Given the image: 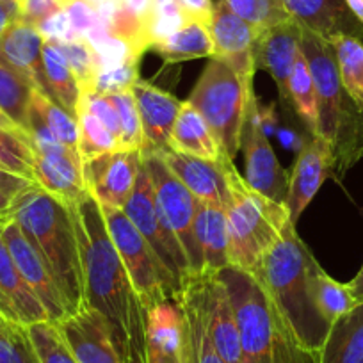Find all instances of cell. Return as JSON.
<instances>
[{
    "instance_id": "cell-40",
    "label": "cell",
    "mask_w": 363,
    "mask_h": 363,
    "mask_svg": "<svg viewBox=\"0 0 363 363\" xmlns=\"http://www.w3.org/2000/svg\"><path fill=\"white\" fill-rule=\"evenodd\" d=\"M40 363H79L57 324L41 320L27 326Z\"/></svg>"
},
{
    "instance_id": "cell-24",
    "label": "cell",
    "mask_w": 363,
    "mask_h": 363,
    "mask_svg": "<svg viewBox=\"0 0 363 363\" xmlns=\"http://www.w3.org/2000/svg\"><path fill=\"white\" fill-rule=\"evenodd\" d=\"M205 317L208 335L226 363H244L239 330L230 305L228 292L216 272H208L205 291Z\"/></svg>"
},
{
    "instance_id": "cell-30",
    "label": "cell",
    "mask_w": 363,
    "mask_h": 363,
    "mask_svg": "<svg viewBox=\"0 0 363 363\" xmlns=\"http://www.w3.org/2000/svg\"><path fill=\"white\" fill-rule=\"evenodd\" d=\"M45 95L54 100L68 114L77 118L80 87L75 75L55 40H45L43 45Z\"/></svg>"
},
{
    "instance_id": "cell-54",
    "label": "cell",
    "mask_w": 363,
    "mask_h": 363,
    "mask_svg": "<svg viewBox=\"0 0 363 363\" xmlns=\"http://www.w3.org/2000/svg\"><path fill=\"white\" fill-rule=\"evenodd\" d=\"M345 6L352 13V16L363 23V0H345Z\"/></svg>"
},
{
    "instance_id": "cell-31",
    "label": "cell",
    "mask_w": 363,
    "mask_h": 363,
    "mask_svg": "<svg viewBox=\"0 0 363 363\" xmlns=\"http://www.w3.org/2000/svg\"><path fill=\"white\" fill-rule=\"evenodd\" d=\"M150 50L155 52L167 65H174L193 59H211L214 55V45L207 26L200 22H186L171 36L153 45Z\"/></svg>"
},
{
    "instance_id": "cell-35",
    "label": "cell",
    "mask_w": 363,
    "mask_h": 363,
    "mask_svg": "<svg viewBox=\"0 0 363 363\" xmlns=\"http://www.w3.org/2000/svg\"><path fill=\"white\" fill-rule=\"evenodd\" d=\"M77 127H79V150L80 162L95 159L104 153L116 152L121 148L120 139L99 120L93 113L86 109L82 104L77 107Z\"/></svg>"
},
{
    "instance_id": "cell-34",
    "label": "cell",
    "mask_w": 363,
    "mask_h": 363,
    "mask_svg": "<svg viewBox=\"0 0 363 363\" xmlns=\"http://www.w3.org/2000/svg\"><path fill=\"white\" fill-rule=\"evenodd\" d=\"M75 75L80 93L96 91V82L102 73V59L87 36H75L69 40H55Z\"/></svg>"
},
{
    "instance_id": "cell-2",
    "label": "cell",
    "mask_w": 363,
    "mask_h": 363,
    "mask_svg": "<svg viewBox=\"0 0 363 363\" xmlns=\"http://www.w3.org/2000/svg\"><path fill=\"white\" fill-rule=\"evenodd\" d=\"M313 260V253L296 232V223L287 221L255 274L267 291L277 315L284 320L296 340L310 351H319L331 324L313 301L310 280Z\"/></svg>"
},
{
    "instance_id": "cell-53",
    "label": "cell",
    "mask_w": 363,
    "mask_h": 363,
    "mask_svg": "<svg viewBox=\"0 0 363 363\" xmlns=\"http://www.w3.org/2000/svg\"><path fill=\"white\" fill-rule=\"evenodd\" d=\"M0 128H2V130H8V132H15V134H22V135H27L26 132L22 130V128L18 127V125L15 123V121H11L9 120L8 116H6L4 113H2V111H0ZM27 138H29V135H27ZM30 139V138H29Z\"/></svg>"
},
{
    "instance_id": "cell-20",
    "label": "cell",
    "mask_w": 363,
    "mask_h": 363,
    "mask_svg": "<svg viewBox=\"0 0 363 363\" xmlns=\"http://www.w3.org/2000/svg\"><path fill=\"white\" fill-rule=\"evenodd\" d=\"M171 173L191 191L196 200L205 203L221 205L223 208L230 201V187L225 173V160L230 157H223L221 160L198 159V157L186 155L166 148L159 152Z\"/></svg>"
},
{
    "instance_id": "cell-9",
    "label": "cell",
    "mask_w": 363,
    "mask_h": 363,
    "mask_svg": "<svg viewBox=\"0 0 363 363\" xmlns=\"http://www.w3.org/2000/svg\"><path fill=\"white\" fill-rule=\"evenodd\" d=\"M150 182H152L153 194H155L157 207L174 237L180 242L182 250L186 253L189 267L193 274L205 272L203 257L198 246L196 233H194V219H196L198 200L191 194L177 177L169 171L166 162L159 153L143 157Z\"/></svg>"
},
{
    "instance_id": "cell-37",
    "label": "cell",
    "mask_w": 363,
    "mask_h": 363,
    "mask_svg": "<svg viewBox=\"0 0 363 363\" xmlns=\"http://www.w3.org/2000/svg\"><path fill=\"white\" fill-rule=\"evenodd\" d=\"M330 43L337 57L342 86L352 99L363 104V43L352 36H338Z\"/></svg>"
},
{
    "instance_id": "cell-28",
    "label": "cell",
    "mask_w": 363,
    "mask_h": 363,
    "mask_svg": "<svg viewBox=\"0 0 363 363\" xmlns=\"http://www.w3.org/2000/svg\"><path fill=\"white\" fill-rule=\"evenodd\" d=\"M167 148L205 160H221L225 157L218 139L208 128L207 121L189 102H182L180 113L171 130Z\"/></svg>"
},
{
    "instance_id": "cell-50",
    "label": "cell",
    "mask_w": 363,
    "mask_h": 363,
    "mask_svg": "<svg viewBox=\"0 0 363 363\" xmlns=\"http://www.w3.org/2000/svg\"><path fill=\"white\" fill-rule=\"evenodd\" d=\"M186 22H200L211 26L214 2L212 0H177Z\"/></svg>"
},
{
    "instance_id": "cell-33",
    "label": "cell",
    "mask_w": 363,
    "mask_h": 363,
    "mask_svg": "<svg viewBox=\"0 0 363 363\" xmlns=\"http://www.w3.org/2000/svg\"><path fill=\"white\" fill-rule=\"evenodd\" d=\"M310 280H312V294L317 308L323 313L324 319L333 326L342 315L351 312L356 306L347 285L340 284L335 278H331L320 264L315 260L312 262L310 269Z\"/></svg>"
},
{
    "instance_id": "cell-43",
    "label": "cell",
    "mask_w": 363,
    "mask_h": 363,
    "mask_svg": "<svg viewBox=\"0 0 363 363\" xmlns=\"http://www.w3.org/2000/svg\"><path fill=\"white\" fill-rule=\"evenodd\" d=\"M0 363H40L27 326L8 319L0 323Z\"/></svg>"
},
{
    "instance_id": "cell-10",
    "label": "cell",
    "mask_w": 363,
    "mask_h": 363,
    "mask_svg": "<svg viewBox=\"0 0 363 363\" xmlns=\"http://www.w3.org/2000/svg\"><path fill=\"white\" fill-rule=\"evenodd\" d=\"M239 150L244 153V180L247 182V186L269 200L285 203L289 193V173L278 162L277 153L265 135L255 91L247 100Z\"/></svg>"
},
{
    "instance_id": "cell-47",
    "label": "cell",
    "mask_w": 363,
    "mask_h": 363,
    "mask_svg": "<svg viewBox=\"0 0 363 363\" xmlns=\"http://www.w3.org/2000/svg\"><path fill=\"white\" fill-rule=\"evenodd\" d=\"M139 79V69H138V59L128 57L121 62L118 68L111 69V72H102L96 82V91H118V89H127L132 87V84Z\"/></svg>"
},
{
    "instance_id": "cell-18",
    "label": "cell",
    "mask_w": 363,
    "mask_h": 363,
    "mask_svg": "<svg viewBox=\"0 0 363 363\" xmlns=\"http://www.w3.org/2000/svg\"><path fill=\"white\" fill-rule=\"evenodd\" d=\"M331 152L330 145L317 135H310L296 159L289 174V193L285 207L294 223L301 218L310 201L315 198L324 182L330 178Z\"/></svg>"
},
{
    "instance_id": "cell-51",
    "label": "cell",
    "mask_w": 363,
    "mask_h": 363,
    "mask_svg": "<svg viewBox=\"0 0 363 363\" xmlns=\"http://www.w3.org/2000/svg\"><path fill=\"white\" fill-rule=\"evenodd\" d=\"M20 18H22V6L18 0H0V36Z\"/></svg>"
},
{
    "instance_id": "cell-15",
    "label": "cell",
    "mask_w": 363,
    "mask_h": 363,
    "mask_svg": "<svg viewBox=\"0 0 363 363\" xmlns=\"http://www.w3.org/2000/svg\"><path fill=\"white\" fill-rule=\"evenodd\" d=\"M130 89L141 120L143 157L162 152L167 148L182 102L167 91L153 86L148 80H143L141 77L132 84Z\"/></svg>"
},
{
    "instance_id": "cell-17",
    "label": "cell",
    "mask_w": 363,
    "mask_h": 363,
    "mask_svg": "<svg viewBox=\"0 0 363 363\" xmlns=\"http://www.w3.org/2000/svg\"><path fill=\"white\" fill-rule=\"evenodd\" d=\"M299 55H301V27L292 18L260 30L255 40V66L257 69H265L272 77L285 100H287L289 77Z\"/></svg>"
},
{
    "instance_id": "cell-46",
    "label": "cell",
    "mask_w": 363,
    "mask_h": 363,
    "mask_svg": "<svg viewBox=\"0 0 363 363\" xmlns=\"http://www.w3.org/2000/svg\"><path fill=\"white\" fill-rule=\"evenodd\" d=\"M65 13L72 30L79 36H86L87 33H91L102 18L96 4L91 0H72Z\"/></svg>"
},
{
    "instance_id": "cell-12",
    "label": "cell",
    "mask_w": 363,
    "mask_h": 363,
    "mask_svg": "<svg viewBox=\"0 0 363 363\" xmlns=\"http://www.w3.org/2000/svg\"><path fill=\"white\" fill-rule=\"evenodd\" d=\"M143 153L139 150L120 148L82 162V177L86 191L102 208H120L134 191Z\"/></svg>"
},
{
    "instance_id": "cell-13",
    "label": "cell",
    "mask_w": 363,
    "mask_h": 363,
    "mask_svg": "<svg viewBox=\"0 0 363 363\" xmlns=\"http://www.w3.org/2000/svg\"><path fill=\"white\" fill-rule=\"evenodd\" d=\"M208 272L187 278L177 296L182 313L180 349L184 363H226L216 349L205 317V291Z\"/></svg>"
},
{
    "instance_id": "cell-3",
    "label": "cell",
    "mask_w": 363,
    "mask_h": 363,
    "mask_svg": "<svg viewBox=\"0 0 363 363\" xmlns=\"http://www.w3.org/2000/svg\"><path fill=\"white\" fill-rule=\"evenodd\" d=\"M8 218L47 262L68 315L79 312L84 305V280L72 205L30 184L16 198Z\"/></svg>"
},
{
    "instance_id": "cell-49",
    "label": "cell",
    "mask_w": 363,
    "mask_h": 363,
    "mask_svg": "<svg viewBox=\"0 0 363 363\" xmlns=\"http://www.w3.org/2000/svg\"><path fill=\"white\" fill-rule=\"evenodd\" d=\"M30 184H36V182L0 167V219H8V214L9 211H11L13 203L16 201V198H18Z\"/></svg>"
},
{
    "instance_id": "cell-11",
    "label": "cell",
    "mask_w": 363,
    "mask_h": 363,
    "mask_svg": "<svg viewBox=\"0 0 363 363\" xmlns=\"http://www.w3.org/2000/svg\"><path fill=\"white\" fill-rule=\"evenodd\" d=\"M301 54L306 59L317 93L315 135L330 145L337 125L338 107L345 91L338 73L335 50L330 41L317 36L315 33L301 29Z\"/></svg>"
},
{
    "instance_id": "cell-39",
    "label": "cell",
    "mask_w": 363,
    "mask_h": 363,
    "mask_svg": "<svg viewBox=\"0 0 363 363\" xmlns=\"http://www.w3.org/2000/svg\"><path fill=\"white\" fill-rule=\"evenodd\" d=\"M141 16L150 48L186 23L177 0H148Z\"/></svg>"
},
{
    "instance_id": "cell-16",
    "label": "cell",
    "mask_w": 363,
    "mask_h": 363,
    "mask_svg": "<svg viewBox=\"0 0 363 363\" xmlns=\"http://www.w3.org/2000/svg\"><path fill=\"white\" fill-rule=\"evenodd\" d=\"M208 30L214 45L212 57L228 62L242 75L255 77L257 66L253 61V45L258 30L237 16L223 0L214 2Z\"/></svg>"
},
{
    "instance_id": "cell-27",
    "label": "cell",
    "mask_w": 363,
    "mask_h": 363,
    "mask_svg": "<svg viewBox=\"0 0 363 363\" xmlns=\"http://www.w3.org/2000/svg\"><path fill=\"white\" fill-rule=\"evenodd\" d=\"M194 233L203 257L205 272H218L230 265L228 221L221 205L198 200Z\"/></svg>"
},
{
    "instance_id": "cell-25",
    "label": "cell",
    "mask_w": 363,
    "mask_h": 363,
    "mask_svg": "<svg viewBox=\"0 0 363 363\" xmlns=\"http://www.w3.org/2000/svg\"><path fill=\"white\" fill-rule=\"evenodd\" d=\"M47 38L38 27L23 22L22 18L13 23L0 36V57L26 73L38 91L45 95V72H43V45Z\"/></svg>"
},
{
    "instance_id": "cell-41",
    "label": "cell",
    "mask_w": 363,
    "mask_h": 363,
    "mask_svg": "<svg viewBox=\"0 0 363 363\" xmlns=\"http://www.w3.org/2000/svg\"><path fill=\"white\" fill-rule=\"evenodd\" d=\"M223 2L258 33L291 20L281 0H223Z\"/></svg>"
},
{
    "instance_id": "cell-14",
    "label": "cell",
    "mask_w": 363,
    "mask_h": 363,
    "mask_svg": "<svg viewBox=\"0 0 363 363\" xmlns=\"http://www.w3.org/2000/svg\"><path fill=\"white\" fill-rule=\"evenodd\" d=\"M2 235H4L8 250L15 260L16 267H18L20 274L29 285L30 291L34 292V296L40 299L43 308L47 310L52 323H59V320L65 319L68 315V308H66L65 299H62L43 257L34 250L33 244L29 242V239L23 235L20 226L13 219L8 218L4 221Z\"/></svg>"
},
{
    "instance_id": "cell-6",
    "label": "cell",
    "mask_w": 363,
    "mask_h": 363,
    "mask_svg": "<svg viewBox=\"0 0 363 363\" xmlns=\"http://www.w3.org/2000/svg\"><path fill=\"white\" fill-rule=\"evenodd\" d=\"M228 292L239 330L244 363H272L274 310L257 274L226 265L216 272Z\"/></svg>"
},
{
    "instance_id": "cell-7",
    "label": "cell",
    "mask_w": 363,
    "mask_h": 363,
    "mask_svg": "<svg viewBox=\"0 0 363 363\" xmlns=\"http://www.w3.org/2000/svg\"><path fill=\"white\" fill-rule=\"evenodd\" d=\"M107 232L146 308L177 299L178 289L150 244L120 208H102Z\"/></svg>"
},
{
    "instance_id": "cell-32",
    "label": "cell",
    "mask_w": 363,
    "mask_h": 363,
    "mask_svg": "<svg viewBox=\"0 0 363 363\" xmlns=\"http://www.w3.org/2000/svg\"><path fill=\"white\" fill-rule=\"evenodd\" d=\"M36 84L0 57V111L29 135V113Z\"/></svg>"
},
{
    "instance_id": "cell-8",
    "label": "cell",
    "mask_w": 363,
    "mask_h": 363,
    "mask_svg": "<svg viewBox=\"0 0 363 363\" xmlns=\"http://www.w3.org/2000/svg\"><path fill=\"white\" fill-rule=\"evenodd\" d=\"M123 212L130 219L132 225L139 230V233L145 237L155 257L159 258L162 267L173 280L174 287L180 292L184 281L193 277V271H191L186 253L174 237L173 230L169 228L166 219L159 212L145 160H143L134 191L125 203Z\"/></svg>"
},
{
    "instance_id": "cell-52",
    "label": "cell",
    "mask_w": 363,
    "mask_h": 363,
    "mask_svg": "<svg viewBox=\"0 0 363 363\" xmlns=\"http://www.w3.org/2000/svg\"><path fill=\"white\" fill-rule=\"evenodd\" d=\"M347 289L349 292H351L352 299H354L356 305H362L363 303V265L359 267L358 274H356L354 278H352L351 281H347Z\"/></svg>"
},
{
    "instance_id": "cell-23",
    "label": "cell",
    "mask_w": 363,
    "mask_h": 363,
    "mask_svg": "<svg viewBox=\"0 0 363 363\" xmlns=\"http://www.w3.org/2000/svg\"><path fill=\"white\" fill-rule=\"evenodd\" d=\"M4 221L6 219H0V313L4 319L23 326L50 320L47 310L26 284L9 253L2 235Z\"/></svg>"
},
{
    "instance_id": "cell-19",
    "label": "cell",
    "mask_w": 363,
    "mask_h": 363,
    "mask_svg": "<svg viewBox=\"0 0 363 363\" xmlns=\"http://www.w3.org/2000/svg\"><path fill=\"white\" fill-rule=\"evenodd\" d=\"M34 182L68 205L87 193L79 152L61 145L34 150Z\"/></svg>"
},
{
    "instance_id": "cell-38",
    "label": "cell",
    "mask_w": 363,
    "mask_h": 363,
    "mask_svg": "<svg viewBox=\"0 0 363 363\" xmlns=\"http://www.w3.org/2000/svg\"><path fill=\"white\" fill-rule=\"evenodd\" d=\"M30 111L43 121L45 127L48 128L55 141L65 148L77 150L79 143V127H77V118L66 113L59 104L43 95L41 91H36L30 104ZM79 152V150H77Z\"/></svg>"
},
{
    "instance_id": "cell-29",
    "label": "cell",
    "mask_w": 363,
    "mask_h": 363,
    "mask_svg": "<svg viewBox=\"0 0 363 363\" xmlns=\"http://www.w3.org/2000/svg\"><path fill=\"white\" fill-rule=\"evenodd\" d=\"M317 363H363V303L333 323Z\"/></svg>"
},
{
    "instance_id": "cell-36",
    "label": "cell",
    "mask_w": 363,
    "mask_h": 363,
    "mask_svg": "<svg viewBox=\"0 0 363 363\" xmlns=\"http://www.w3.org/2000/svg\"><path fill=\"white\" fill-rule=\"evenodd\" d=\"M287 100L294 106L296 113L301 118L310 135L317 134V93L313 86L312 73H310L306 59L303 54L296 61L287 84Z\"/></svg>"
},
{
    "instance_id": "cell-21",
    "label": "cell",
    "mask_w": 363,
    "mask_h": 363,
    "mask_svg": "<svg viewBox=\"0 0 363 363\" xmlns=\"http://www.w3.org/2000/svg\"><path fill=\"white\" fill-rule=\"evenodd\" d=\"M287 15L301 29L315 33L326 41L352 36L363 43V23L352 16L345 0H281Z\"/></svg>"
},
{
    "instance_id": "cell-55",
    "label": "cell",
    "mask_w": 363,
    "mask_h": 363,
    "mask_svg": "<svg viewBox=\"0 0 363 363\" xmlns=\"http://www.w3.org/2000/svg\"><path fill=\"white\" fill-rule=\"evenodd\" d=\"M2 320H4V317H2V313H0V323H2Z\"/></svg>"
},
{
    "instance_id": "cell-42",
    "label": "cell",
    "mask_w": 363,
    "mask_h": 363,
    "mask_svg": "<svg viewBox=\"0 0 363 363\" xmlns=\"http://www.w3.org/2000/svg\"><path fill=\"white\" fill-rule=\"evenodd\" d=\"M0 167L34 182V150L27 135L0 128Z\"/></svg>"
},
{
    "instance_id": "cell-4",
    "label": "cell",
    "mask_w": 363,
    "mask_h": 363,
    "mask_svg": "<svg viewBox=\"0 0 363 363\" xmlns=\"http://www.w3.org/2000/svg\"><path fill=\"white\" fill-rule=\"evenodd\" d=\"M230 201L225 207L228 221L230 265L257 272L264 255L278 240L281 230L292 221L285 203H277L247 186L232 159L225 160Z\"/></svg>"
},
{
    "instance_id": "cell-56",
    "label": "cell",
    "mask_w": 363,
    "mask_h": 363,
    "mask_svg": "<svg viewBox=\"0 0 363 363\" xmlns=\"http://www.w3.org/2000/svg\"><path fill=\"white\" fill-rule=\"evenodd\" d=\"M18 2H20V4H22V2H23V0H18Z\"/></svg>"
},
{
    "instance_id": "cell-1",
    "label": "cell",
    "mask_w": 363,
    "mask_h": 363,
    "mask_svg": "<svg viewBox=\"0 0 363 363\" xmlns=\"http://www.w3.org/2000/svg\"><path fill=\"white\" fill-rule=\"evenodd\" d=\"M82 262L84 305L102 317L121 363H148V308L135 291L89 193L72 205Z\"/></svg>"
},
{
    "instance_id": "cell-48",
    "label": "cell",
    "mask_w": 363,
    "mask_h": 363,
    "mask_svg": "<svg viewBox=\"0 0 363 363\" xmlns=\"http://www.w3.org/2000/svg\"><path fill=\"white\" fill-rule=\"evenodd\" d=\"M72 0H23L22 20L40 29L47 20L65 11Z\"/></svg>"
},
{
    "instance_id": "cell-44",
    "label": "cell",
    "mask_w": 363,
    "mask_h": 363,
    "mask_svg": "<svg viewBox=\"0 0 363 363\" xmlns=\"http://www.w3.org/2000/svg\"><path fill=\"white\" fill-rule=\"evenodd\" d=\"M107 95L114 102L120 118V145L125 150H143V128L139 120L138 106H135L132 89L109 91Z\"/></svg>"
},
{
    "instance_id": "cell-26",
    "label": "cell",
    "mask_w": 363,
    "mask_h": 363,
    "mask_svg": "<svg viewBox=\"0 0 363 363\" xmlns=\"http://www.w3.org/2000/svg\"><path fill=\"white\" fill-rule=\"evenodd\" d=\"M180 335L182 313L177 299H167L150 308L146 323L148 363H184Z\"/></svg>"
},
{
    "instance_id": "cell-45",
    "label": "cell",
    "mask_w": 363,
    "mask_h": 363,
    "mask_svg": "<svg viewBox=\"0 0 363 363\" xmlns=\"http://www.w3.org/2000/svg\"><path fill=\"white\" fill-rule=\"evenodd\" d=\"M79 104H82L89 113L95 114L118 139H120V118L111 96L104 91H91V93H80Z\"/></svg>"
},
{
    "instance_id": "cell-22",
    "label": "cell",
    "mask_w": 363,
    "mask_h": 363,
    "mask_svg": "<svg viewBox=\"0 0 363 363\" xmlns=\"http://www.w3.org/2000/svg\"><path fill=\"white\" fill-rule=\"evenodd\" d=\"M55 324L79 363H121L109 331L95 310L82 306Z\"/></svg>"
},
{
    "instance_id": "cell-5",
    "label": "cell",
    "mask_w": 363,
    "mask_h": 363,
    "mask_svg": "<svg viewBox=\"0 0 363 363\" xmlns=\"http://www.w3.org/2000/svg\"><path fill=\"white\" fill-rule=\"evenodd\" d=\"M251 93L253 77L242 75L228 62L211 57L187 99L207 121L223 153L232 160L239 152L240 128Z\"/></svg>"
}]
</instances>
